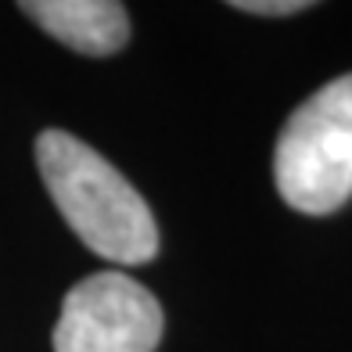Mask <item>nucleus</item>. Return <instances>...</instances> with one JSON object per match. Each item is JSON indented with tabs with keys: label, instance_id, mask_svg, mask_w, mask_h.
Here are the masks:
<instances>
[{
	"label": "nucleus",
	"instance_id": "nucleus-1",
	"mask_svg": "<svg viewBox=\"0 0 352 352\" xmlns=\"http://www.w3.org/2000/svg\"><path fill=\"white\" fill-rule=\"evenodd\" d=\"M36 169L58 212L94 255L119 266H140L158 255L148 201L90 144L69 130H43L36 137Z\"/></svg>",
	"mask_w": 352,
	"mask_h": 352
},
{
	"label": "nucleus",
	"instance_id": "nucleus-2",
	"mask_svg": "<svg viewBox=\"0 0 352 352\" xmlns=\"http://www.w3.org/2000/svg\"><path fill=\"white\" fill-rule=\"evenodd\" d=\"M274 180L295 212L327 216L352 198V72L331 79L287 116Z\"/></svg>",
	"mask_w": 352,
	"mask_h": 352
},
{
	"label": "nucleus",
	"instance_id": "nucleus-3",
	"mask_svg": "<svg viewBox=\"0 0 352 352\" xmlns=\"http://www.w3.org/2000/svg\"><path fill=\"white\" fill-rule=\"evenodd\" d=\"M158 342L162 306L130 274L101 270L61 298L54 352H155Z\"/></svg>",
	"mask_w": 352,
	"mask_h": 352
},
{
	"label": "nucleus",
	"instance_id": "nucleus-4",
	"mask_svg": "<svg viewBox=\"0 0 352 352\" xmlns=\"http://www.w3.org/2000/svg\"><path fill=\"white\" fill-rule=\"evenodd\" d=\"M19 8L54 40L90 58L116 54L130 40V14L116 0H25Z\"/></svg>",
	"mask_w": 352,
	"mask_h": 352
},
{
	"label": "nucleus",
	"instance_id": "nucleus-5",
	"mask_svg": "<svg viewBox=\"0 0 352 352\" xmlns=\"http://www.w3.org/2000/svg\"><path fill=\"white\" fill-rule=\"evenodd\" d=\"M230 8L245 11V14H298L306 11V0H234Z\"/></svg>",
	"mask_w": 352,
	"mask_h": 352
}]
</instances>
